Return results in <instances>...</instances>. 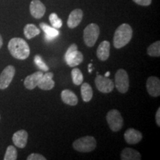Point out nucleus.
Instances as JSON below:
<instances>
[{"instance_id":"nucleus-1","label":"nucleus","mask_w":160,"mask_h":160,"mask_svg":"<svg viewBox=\"0 0 160 160\" xmlns=\"http://www.w3.org/2000/svg\"><path fill=\"white\" fill-rule=\"evenodd\" d=\"M8 48L12 57L17 59H26L31 53L28 44L22 38L16 37L11 39L9 41Z\"/></svg>"},{"instance_id":"nucleus-2","label":"nucleus","mask_w":160,"mask_h":160,"mask_svg":"<svg viewBox=\"0 0 160 160\" xmlns=\"http://www.w3.org/2000/svg\"><path fill=\"white\" fill-rule=\"evenodd\" d=\"M133 37V30L128 24H122L116 30L113 36V46L119 49L130 42Z\"/></svg>"},{"instance_id":"nucleus-3","label":"nucleus","mask_w":160,"mask_h":160,"mask_svg":"<svg viewBox=\"0 0 160 160\" xmlns=\"http://www.w3.org/2000/svg\"><path fill=\"white\" fill-rule=\"evenodd\" d=\"M97 147V140L91 136H86L79 138L73 142V148L76 151L82 153L93 151Z\"/></svg>"},{"instance_id":"nucleus-4","label":"nucleus","mask_w":160,"mask_h":160,"mask_svg":"<svg viewBox=\"0 0 160 160\" xmlns=\"http://www.w3.org/2000/svg\"><path fill=\"white\" fill-rule=\"evenodd\" d=\"M83 59V54L78 51L77 45L72 44L65 54V60L67 65L71 68H74L82 62Z\"/></svg>"},{"instance_id":"nucleus-5","label":"nucleus","mask_w":160,"mask_h":160,"mask_svg":"<svg viewBox=\"0 0 160 160\" xmlns=\"http://www.w3.org/2000/svg\"><path fill=\"white\" fill-rule=\"evenodd\" d=\"M99 27L97 24H89L83 32V39L85 45L88 47L94 46L99 38Z\"/></svg>"},{"instance_id":"nucleus-6","label":"nucleus","mask_w":160,"mask_h":160,"mask_svg":"<svg viewBox=\"0 0 160 160\" xmlns=\"http://www.w3.org/2000/svg\"><path fill=\"white\" fill-rule=\"evenodd\" d=\"M106 120L108 124L110 129L113 132H117L122 129L124 120L121 113L116 109H112L108 112L106 115Z\"/></svg>"},{"instance_id":"nucleus-7","label":"nucleus","mask_w":160,"mask_h":160,"mask_svg":"<svg viewBox=\"0 0 160 160\" xmlns=\"http://www.w3.org/2000/svg\"><path fill=\"white\" fill-rule=\"evenodd\" d=\"M118 91L125 93L129 89V77L127 71L124 69H119L115 74V84Z\"/></svg>"},{"instance_id":"nucleus-8","label":"nucleus","mask_w":160,"mask_h":160,"mask_svg":"<svg viewBox=\"0 0 160 160\" xmlns=\"http://www.w3.org/2000/svg\"><path fill=\"white\" fill-rule=\"evenodd\" d=\"M95 85L98 91L104 93H111L115 87L113 80L105 77V76L103 77V76L99 75V73H97V76L96 77Z\"/></svg>"},{"instance_id":"nucleus-9","label":"nucleus","mask_w":160,"mask_h":160,"mask_svg":"<svg viewBox=\"0 0 160 160\" xmlns=\"http://www.w3.org/2000/svg\"><path fill=\"white\" fill-rule=\"evenodd\" d=\"M16 73L15 68L13 65H8L3 70L0 74V89L5 90L11 83Z\"/></svg>"},{"instance_id":"nucleus-10","label":"nucleus","mask_w":160,"mask_h":160,"mask_svg":"<svg viewBox=\"0 0 160 160\" xmlns=\"http://www.w3.org/2000/svg\"><path fill=\"white\" fill-rule=\"evenodd\" d=\"M146 88L149 95L153 97L160 96V80L157 77H150L146 82Z\"/></svg>"},{"instance_id":"nucleus-11","label":"nucleus","mask_w":160,"mask_h":160,"mask_svg":"<svg viewBox=\"0 0 160 160\" xmlns=\"http://www.w3.org/2000/svg\"><path fill=\"white\" fill-rule=\"evenodd\" d=\"M46 8L44 4L39 0H33L30 5L31 14L35 19H41L45 15Z\"/></svg>"},{"instance_id":"nucleus-12","label":"nucleus","mask_w":160,"mask_h":160,"mask_svg":"<svg viewBox=\"0 0 160 160\" xmlns=\"http://www.w3.org/2000/svg\"><path fill=\"white\" fill-rule=\"evenodd\" d=\"M124 138L125 142L130 145H135L139 143L142 139V134L137 130L133 128H129L124 133Z\"/></svg>"},{"instance_id":"nucleus-13","label":"nucleus","mask_w":160,"mask_h":160,"mask_svg":"<svg viewBox=\"0 0 160 160\" xmlns=\"http://www.w3.org/2000/svg\"><path fill=\"white\" fill-rule=\"evenodd\" d=\"M44 73L42 71H37L32 74L28 76L24 80V85L27 89L33 90L37 87L40 79H42Z\"/></svg>"},{"instance_id":"nucleus-14","label":"nucleus","mask_w":160,"mask_h":160,"mask_svg":"<svg viewBox=\"0 0 160 160\" xmlns=\"http://www.w3.org/2000/svg\"><path fill=\"white\" fill-rule=\"evenodd\" d=\"M28 138V132L25 130H19L13 133L12 140L15 146L19 148H24L27 145Z\"/></svg>"},{"instance_id":"nucleus-15","label":"nucleus","mask_w":160,"mask_h":160,"mask_svg":"<svg viewBox=\"0 0 160 160\" xmlns=\"http://www.w3.org/2000/svg\"><path fill=\"white\" fill-rule=\"evenodd\" d=\"M53 73L52 72H48L45 73L40 79L37 86L43 91H50L53 89L55 86V82L53 80Z\"/></svg>"},{"instance_id":"nucleus-16","label":"nucleus","mask_w":160,"mask_h":160,"mask_svg":"<svg viewBox=\"0 0 160 160\" xmlns=\"http://www.w3.org/2000/svg\"><path fill=\"white\" fill-rule=\"evenodd\" d=\"M83 17V12L81 9H75L70 13L68 19V26L70 28H75L81 22Z\"/></svg>"},{"instance_id":"nucleus-17","label":"nucleus","mask_w":160,"mask_h":160,"mask_svg":"<svg viewBox=\"0 0 160 160\" xmlns=\"http://www.w3.org/2000/svg\"><path fill=\"white\" fill-rule=\"evenodd\" d=\"M111 44L108 41L105 40L99 44L97 51V56L98 59L101 61H106L109 58Z\"/></svg>"},{"instance_id":"nucleus-18","label":"nucleus","mask_w":160,"mask_h":160,"mask_svg":"<svg viewBox=\"0 0 160 160\" xmlns=\"http://www.w3.org/2000/svg\"><path fill=\"white\" fill-rule=\"evenodd\" d=\"M61 99L64 103L71 106H75L78 104V97L73 91L68 89L63 90L61 92Z\"/></svg>"},{"instance_id":"nucleus-19","label":"nucleus","mask_w":160,"mask_h":160,"mask_svg":"<svg viewBox=\"0 0 160 160\" xmlns=\"http://www.w3.org/2000/svg\"><path fill=\"white\" fill-rule=\"evenodd\" d=\"M120 158L122 160H140L141 155L139 152L137 150L131 148H125L122 151Z\"/></svg>"},{"instance_id":"nucleus-20","label":"nucleus","mask_w":160,"mask_h":160,"mask_svg":"<svg viewBox=\"0 0 160 160\" xmlns=\"http://www.w3.org/2000/svg\"><path fill=\"white\" fill-rule=\"evenodd\" d=\"M39 27L45 33V39L47 40L54 39L59 34V31L57 28H54L53 27H51L48 24L45 22H41L39 24Z\"/></svg>"},{"instance_id":"nucleus-21","label":"nucleus","mask_w":160,"mask_h":160,"mask_svg":"<svg viewBox=\"0 0 160 160\" xmlns=\"http://www.w3.org/2000/svg\"><path fill=\"white\" fill-rule=\"evenodd\" d=\"M81 95L83 101L85 102H88L93 97V90L91 86L88 83H82L81 84Z\"/></svg>"},{"instance_id":"nucleus-22","label":"nucleus","mask_w":160,"mask_h":160,"mask_svg":"<svg viewBox=\"0 0 160 160\" xmlns=\"http://www.w3.org/2000/svg\"><path fill=\"white\" fill-rule=\"evenodd\" d=\"M40 33V30L33 24H28L24 28V35L28 39H33Z\"/></svg>"},{"instance_id":"nucleus-23","label":"nucleus","mask_w":160,"mask_h":160,"mask_svg":"<svg viewBox=\"0 0 160 160\" xmlns=\"http://www.w3.org/2000/svg\"><path fill=\"white\" fill-rule=\"evenodd\" d=\"M147 53L150 57H160V42L157 41L151 44L148 48Z\"/></svg>"},{"instance_id":"nucleus-24","label":"nucleus","mask_w":160,"mask_h":160,"mask_svg":"<svg viewBox=\"0 0 160 160\" xmlns=\"http://www.w3.org/2000/svg\"><path fill=\"white\" fill-rule=\"evenodd\" d=\"M71 77L73 82L76 85H80L82 83L84 77L82 73L79 68H73L71 71Z\"/></svg>"},{"instance_id":"nucleus-25","label":"nucleus","mask_w":160,"mask_h":160,"mask_svg":"<svg viewBox=\"0 0 160 160\" xmlns=\"http://www.w3.org/2000/svg\"><path fill=\"white\" fill-rule=\"evenodd\" d=\"M17 159V151L13 145H9L6 150L4 159L5 160H16Z\"/></svg>"},{"instance_id":"nucleus-26","label":"nucleus","mask_w":160,"mask_h":160,"mask_svg":"<svg viewBox=\"0 0 160 160\" xmlns=\"http://www.w3.org/2000/svg\"><path fill=\"white\" fill-rule=\"evenodd\" d=\"M49 20L50 22H51L52 27H53L54 28H60L62 26V21L61 19H59V18L58 17L57 13H51L49 16Z\"/></svg>"},{"instance_id":"nucleus-27","label":"nucleus","mask_w":160,"mask_h":160,"mask_svg":"<svg viewBox=\"0 0 160 160\" xmlns=\"http://www.w3.org/2000/svg\"><path fill=\"white\" fill-rule=\"evenodd\" d=\"M34 63L36 64V65H37L40 70H41V71H45V72L48 71L49 70L48 66L46 65L45 62L43 61L42 58L40 57L39 55H36L34 57Z\"/></svg>"},{"instance_id":"nucleus-28","label":"nucleus","mask_w":160,"mask_h":160,"mask_svg":"<svg viewBox=\"0 0 160 160\" xmlns=\"http://www.w3.org/2000/svg\"><path fill=\"white\" fill-rule=\"evenodd\" d=\"M28 160H46L47 159L43 155L39 153H31L27 158Z\"/></svg>"},{"instance_id":"nucleus-29","label":"nucleus","mask_w":160,"mask_h":160,"mask_svg":"<svg viewBox=\"0 0 160 160\" xmlns=\"http://www.w3.org/2000/svg\"><path fill=\"white\" fill-rule=\"evenodd\" d=\"M137 5L142 6H148L151 4L152 0H133Z\"/></svg>"},{"instance_id":"nucleus-30","label":"nucleus","mask_w":160,"mask_h":160,"mask_svg":"<svg viewBox=\"0 0 160 160\" xmlns=\"http://www.w3.org/2000/svg\"><path fill=\"white\" fill-rule=\"evenodd\" d=\"M156 122H157V125L160 126V108H159L157 111V113H156Z\"/></svg>"},{"instance_id":"nucleus-31","label":"nucleus","mask_w":160,"mask_h":160,"mask_svg":"<svg viewBox=\"0 0 160 160\" xmlns=\"http://www.w3.org/2000/svg\"><path fill=\"white\" fill-rule=\"evenodd\" d=\"M3 45V40H2V36L0 35V48H2V46Z\"/></svg>"},{"instance_id":"nucleus-32","label":"nucleus","mask_w":160,"mask_h":160,"mask_svg":"<svg viewBox=\"0 0 160 160\" xmlns=\"http://www.w3.org/2000/svg\"><path fill=\"white\" fill-rule=\"evenodd\" d=\"M91 67H92V63H90L88 65V72L90 73L92 72V69H91Z\"/></svg>"},{"instance_id":"nucleus-33","label":"nucleus","mask_w":160,"mask_h":160,"mask_svg":"<svg viewBox=\"0 0 160 160\" xmlns=\"http://www.w3.org/2000/svg\"><path fill=\"white\" fill-rule=\"evenodd\" d=\"M110 74H111V73H110V71H108L107 73H105V77H108L109 76H110Z\"/></svg>"}]
</instances>
